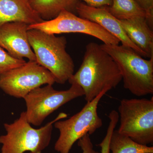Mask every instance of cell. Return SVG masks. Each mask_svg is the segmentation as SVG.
<instances>
[{"mask_svg":"<svg viewBox=\"0 0 153 153\" xmlns=\"http://www.w3.org/2000/svg\"><path fill=\"white\" fill-rule=\"evenodd\" d=\"M76 11L79 17L94 22L117 38L122 45L131 48L142 57H148L147 55L129 38L118 19L112 16L105 7L96 8L82 2L77 3Z\"/></svg>","mask_w":153,"mask_h":153,"instance_id":"10","label":"cell"},{"mask_svg":"<svg viewBox=\"0 0 153 153\" xmlns=\"http://www.w3.org/2000/svg\"><path fill=\"white\" fill-rule=\"evenodd\" d=\"M100 45L117 64L125 89L137 97L153 94V57L146 60L133 49L123 45Z\"/></svg>","mask_w":153,"mask_h":153,"instance_id":"3","label":"cell"},{"mask_svg":"<svg viewBox=\"0 0 153 153\" xmlns=\"http://www.w3.org/2000/svg\"><path fill=\"white\" fill-rule=\"evenodd\" d=\"M81 1L85 2L88 6L96 8L109 7L112 4V0H81Z\"/></svg>","mask_w":153,"mask_h":153,"instance_id":"21","label":"cell"},{"mask_svg":"<svg viewBox=\"0 0 153 153\" xmlns=\"http://www.w3.org/2000/svg\"><path fill=\"white\" fill-rule=\"evenodd\" d=\"M26 63L24 59L12 57L0 47V75L11 69L22 66Z\"/></svg>","mask_w":153,"mask_h":153,"instance_id":"17","label":"cell"},{"mask_svg":"<svg viewBox=\"0 0 153 153\" xmlns=\"http://www.w3.org/2000/svg\"><path fill=\"white\" fill-rule=\"evenodd\" d=\"M32 8L44 21L55 19L63 10L76 11L78 0H29Z\"/></svg>","mask_w":153,"mask_h":153,"instance_id":"14","label":"cell"},{"mask_svg":"<svg viewBox=\"0 0 153 153\" xmlns=\"http://www.w3.org/2000/svg\"><path fill=\"white\" fill-rule=\"evenodd\" d=\"M71 87L66 90H55L52 85L33 89L24 97L28 122L35 126H41L47 117L60 107L77 97L84 95L80 85L69 82Z\"/></svg>","mask_w":153,"mask_h":153,"instance_id":"7","label":"cell"},{"mask_svg":"<svg viewBox=\"0 0 153 153\" xmlns=\"http://www.w3.org/2000/svg\"><path fill=\"white\" fill-rule=\"evenodd\" d=\"M111 153H153V147L140 144L114 130L110 140Z\"/></svg>","mask_w":153,"mask_h":153,"instance_id":"15","label":"cell"},{"mask_svg":"<svg viewBox=\"0 0 153 153\" xmlns=\"http://www.w3.org/2000/svg\"><path fill=\"white\" fill-rule=\"evenodd\" d=\"M106 8L112 16L118 20L137 17L146 18V12L135 0H112L111 5Z\"/></svg>","mask_w":153,"mask_h":153,"instance_id":"16","label":"cell"},{"mask_svg":"<svg viewBox=\"0 0 153 153\" xmlns=\"http://www.w3.org/2000/svg\"><path fill=\"white\" fill-rule=\"evenodd\" d=\"M67 117L66 114L60 113L52 121L36 129L28 122L25 111L22 112L13 123L4 124L6 134L0 136L1 153H42L50 143L53 124Z\"/></svg>","mask_w":153,"mask_h":153,"instance_id":"4","label":"cell"},{"mask_svg":"<svg viewBox=\"0 0 153 153\" xmlns=\"http://www.w3.org/2000/svg\"><path fill=\"white\" fill-rule=\"evenodd\" d=\"M36 29L50 34L79 33L93 36L104 44L117 45L120 41L94 22L82 19L69 11L63 10L55 19L30 25L28 30Z\"/></svg>","mask_w":153,"mask_h":153,"instance_id":"9","label":"cell"},{"mask_svg":"<svg viewBox=\"0 0 153 153\" xmlns=\"http://www.w3.org/2000/svg\"><path fill=\"white\" fill-rule=\"evenodd\" d=\"M118 21L132 42L145 52L148 58L153 57V30L146 18L137 17Z\"/></svg>","mask_w":153,"mask_h":153,"instance_id":"13","label":"cell"},{"mask_svg":"<svg viewBox=\"0 0 153 153\" xmlns=\"http://www.w3.org/2000/svg\"><path fill=\"white\" fill-rule=\"evenodd\" d=\"M122 80L120 70L113 58L100 45L91 42L85 47L81 66L68 81L80 85L88 102L103 91L115 88Z\"/></svg>","mask_w":153,"mask_h":153,"instance_id":"1","label":"cell"},{"mask_svg":"<svg viewBox=\"0 0 153 153\" xmlns=\"http://www.w3.org/2000/svg\"><path fill=\"white\" fill-rule=\"evenodd\" d=\"M29 0H0V25L12 22L30 25L43 22Z\"/></svg>","mask_w":153,"mask_h":153,"instance_id":"12","label":"cell"},{"mask_svg":"<svg viewBox=\"0 0 153 153\" xmlns=\"http://www.w3.org/2000/svg\"><path fill=\"white\" fill-rule=\"evenodd\" d=\"M104 90L93 100L87 102L82 109L68 119L54 123L60 132L55 143V150L59 153H69L76 141L86 134H92L102 125L97 113V106L101 98L108 92Z\"/></svg>","mask_w":153,"mask_h":153,"instance_id":"6","label":"cell"},{"mask_svg":"<svg viewBox=\"0 0 153 153\" xmlns=\"http://www.w3.org/2000/svg\"><path fill=\"white\" fill-rule=\"evenodd\" d=\"M77 144L81 148L82 153H100L94 149L93 143L88 134L78 140Z\"/></svg>","mask_w":153,"mask_h":153,"instance_id":"20","label":"cell"},{"mask_svg":"<svg viewBox=\"0 0 153 153\" xmlns=\"http://www.w3.org/2000/svg\"><path fill=\"white\" fill-rule=\"evenodd\" d=\"M108 117L109 119V123L107 129L106 134L102 141L97 145V146L101 148L100 153H110L109 148L110 140L111 135L119 120L118 112L115 110L110 112Z\"/></svg>","mask_w":153,"mask_h":153,"instance_id":"18","label":"cell"},{"mask_svg":"<svg viewBox=\"0 0 153 153\" xmlns=\"http://www.w3.org/2000/svg\"><path fill=\"white\" fill-rule=\"evenodd\" d=\"M27 34L36 62L52 73L55 82L66 83L74 71V61L66 51V38L36 29L28 30Z\"/></svg>","mask_w":153,"mask_h":153,"instance_id":"2","label":"cell"},{"mask_svg":"<svg viewBox=\"0 0 153 153\" xmlns=\"http://www.w3.org/2000/svg\"><path fill=\"white\" fill-rule=\"evenodd\" d=\"M29 25L22 22H12L0 25V47L12 57L18 59L27 58L36 61L28 36Z\"/></svg>","mask_w":153,"mask_h":153,"instance_id":"11","label":"cell"},{"mask_svg":"<svg viewBox=\"0 0 153 153\" xmlns=\"http://www.w3.org/2000/svg\"><path fill=\"white\" fill-rule=\"evenodd\" d=\"M119 133L137 143H153V97L123 99L118 107Z\"/></svg>","mask_w":153,"mask_h":153,"instance_id":"5","label":"cell"},{"mask_svg":"<svg viewBox=\"0 0 153 153\" xmlns=\"http://www.w3.org/2000/svg\"><path fill=\"white\" fill-rule=\"evenodd\" d=\"M146 12V19L148 25L153 30V0H135Z\"/></svg>","mask_w":153,"mask_h":153,"instance_id":"19","label":"cell"},{"mask_svg":"<svg viewBox=\"0 0 153 153\" xmlns=\"http://www.w3.org/2000/svg\"><path fill=\"white\" fill-rule=\"evenodd\" d=\"M55 82L52 73L36 61H29L0 75V88L17 98L24 99L33 89Z\"/></svg>","mask_w":153,"mask_h":153,"instance_id":"8","label":"cell"}]
</instances>
